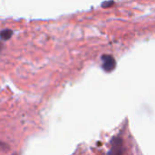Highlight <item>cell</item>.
Segmentation results:
<instances>
[{
	"instance_id": "obj_2",
	"label": "cell",
	"mask_w": 155,
	"mask_h": 155,
	"mask_svg": "<svg viewBox=\"0 0 155 155\" xmlns=\"http://www.w3.org/2000/svg\"><path fill=\"white\" fill-rule=\"evenodd\" d=\"M122 154H123V141L120 138H115L113 140V145L108 155Z\"/></svg>"
},
{
	"instance_id": "obj_3",
	"label": "cell",
	"mask_w": 155,
	"mask_h": 155,
	"mask_svg": "<svg viewBox=\"0 0 155 155\" xmlns=\"http://www.w3.org/2000/svg\"><path fill=\"white\" fill-rule=\"evenodd\" d=\"M12 31L10 29H5L0 32V38L3 40H8L12 35Z\"/></svg>"
},
{
	"instance_id": "obj_1",
	"label": "cell",
	"mask_w": 155,
	"mask_h": 155,
	"mask_svg": "<svg viewBox=\"0 0 155 155\" xmlns=\"http://www.w3.org/2000/svg\"><path fill=\"white\" fill-rule=\"evenodd\" d=\"M115 64H116L115 60L112 55L104 54L102 56V65L104 70H105L106 72H111L112 70H114Z\"/></svg>"
},
{
	"instance_id": "obj_5",
	"label": "cell",
	"mask_w": 155,
	"mask_h": 155,
	"mask_svg": "<svg viewBox=\"0 0 155 155\" xmlns=\"http://www.w3.org/2000/svg\"><path fill=\"white\" fill-rule=\"evenodd\" d=\"M1 146H2V144H0V147H1Z\"/></svg>"
},
{
	"instance_id": "obj_4",
	"label": "cell",
	"mask_w": 155,
	"mask_h": 155,
	"mask_svg": "<svg viewBox=\"0 0 155 155\" xmlns=\"http://www.w3.org/2000/svg\"><path fill=\"white\" fill-rule=\"evenodd\" d=\"M114 5V2H107V3H103L102 4V6L108 7V5Z\"/></svg>"
}]
</instances>
